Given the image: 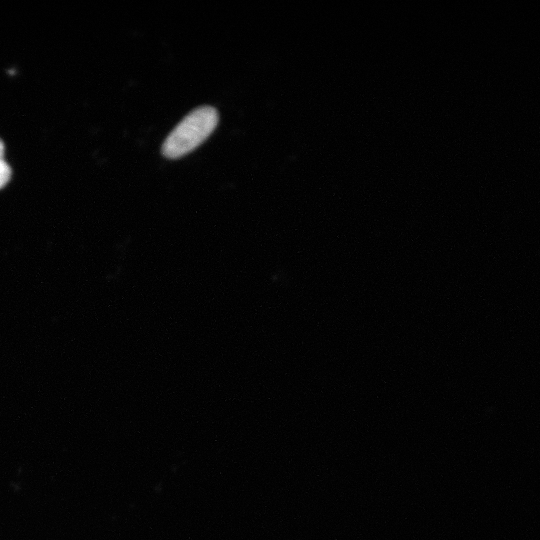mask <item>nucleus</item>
<instances>
[{
  "mask_svg": "<svg viewBox=\"0 0 540 540\" xmlns=\"http://www.w3.org/2000/svg\"><path fill=\"white\" fill-rule=\"evenodd\" d=\"M5 146L0 139V189L3 188L11 178V168L4 159Z\"/></svg>",
  "mask_w": 540,
  "mask_h": 540,
  "instance_id": "f03ea898",
  "label": "nucleus"
},
{
  "mask_svg": "<svg viewBox=\"0 0 540 540\" xmlns=\"http://www.w3.org/2000/svg\"><path fill=\"white\" fill-rule=\"evenodd\" d=\"M219 121L212 106H200L186 115L170 132L162 145L166 158L176 159L198 147L214 131Z\"/></svg>",
  "mask_w": 540,
  "mask_h": 540,
  "instance_id": "f257e3e1",
  "label": "nucleus"
}]
</instances>
